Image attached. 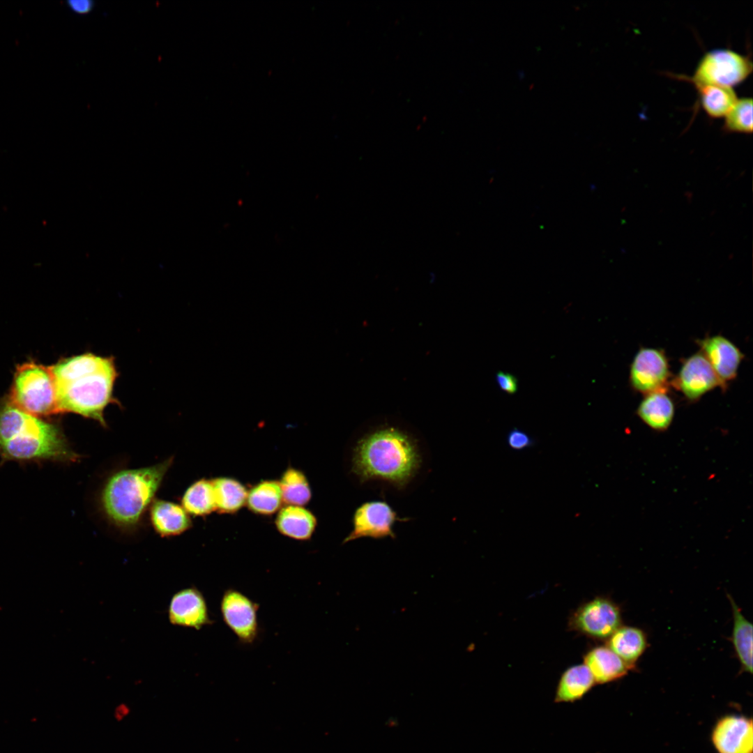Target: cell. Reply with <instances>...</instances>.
<instances>
[{"instance_id": "30", "label": "cell", "mask_w": 753, "mask_h": 753, "mask_svg": "<svg viewBox=\"0 0 753 753\" xmlns=\"http://www.w3.org/2000/svg\"><path fill=\"white\" fill-rule=\"evenodd\" d=\"M68 6L76 13L86 14L93 9V2L89 0H72L68 2Z\"/></svg>"}, {"instance_id": "19", "label": "cell", "mask_w": 753, "mask_h": 753, "mask_svg": "<svg viewBox=\"0 0 753 753\" xmlns=\"http://www.w3.org/2000/svg\"><path fill=\"white\" fill-rule=\"evenodd\" d=\"M595 684L591 671L584 664L573 665L561 674L554 702L574 703L579 701Z\"/></svg>"}, {"instance_id": "12", "label": "cell", "mask_w": 753, "mask_h": 753, "mask_svg": "<svg viewBox=\"0 0 753 753\" xmlns=\"http://www.w3.org/2000/svg\"><path fill=\"white\" fill-rule=\"evenodd\" d=\"M710 740L717 753H752V718L738 714L721 717L712 729Z\"/></svg>"}, {"instance_id": "24", "label": "cell", "mask_w": 753, "mask_h": 753, "mask_svg": "<svg viewBox=\"0 0 753 753\" xmlns=\"http://www.w3.org/2000/svg\"><path fill=\"white\" fill-rule=\"evenodd\" d=\"M282 502L279 482L263 480L248 492L246 504L255 514L270 515L280 509Z\"/></svg>"}, {"instance_id": "26", "label": "cell", "mask_w": 753, "mask_h": 753, "mask_svg": "<svg viewBox=\"0 0 753 753\" xmlns=\"http://www.w3.org/2000/svg\"><path fill=\"white\" fill-rule=\"evenodd\" d=\"M282 501L287 505L303 506L312 496L311 489L305 474L298 469L288 468L279 481Z\"/></svg>"}, {"instance_id": "25", "label": "cell", "mask_w": 753, "mask_h": 753, "mask_svg": "<svg viewBox=\"0 0 753 753\" xmlns=\"http://www.w3.org/2000/svg\"><path fill=\"white\" fill-rule=\"evenodd\" d=\"M182 506L193 516H206L215 510L212 480L200 479L191 484L181 499Z\"/></svg>"}, {"instance_id": "29", "label": "cell", "mask_w": 753, "mask_h": 753, "mask_svg": "<svg viewBox=\"0 0 753 753\" xmlns=\"http://www.w3.org/2000/svg\"><path fill=\"white\" fill-rule=\"evenodd\" d=\"M496 381L500 389L508 394H514L518 389V380L512 374L502 371L496 374Z\"/></svg>"}, {"instance_id": "4", "label": "cell", "mask_w": 753, "mask_h": 753, "mask_svg": "<svg viewBox=\"0 0 753 753\" xmlns=\"http://www.w3.org/2000/svg\"><path fill=\"white\" fill-rule=\"evenodd\" d=\"M0 455L5 460L16 461L72 462L79 457L56 425L34 416L10 439L0 443Z\"/></svg>"}, {"instance_id": "20", "label": "cell", "mask_w": 753, "mask_h": 753, "mask_svg": "<svg viewBox=\"0 0 753 753\" xmlns=\"http://www.w3.org/2000/svg\"><path fill=\"white\" fill-rule=\"evenodd\" d=\"M645 632L635 627L621 626L607 639V646L634 669L647 648Z\"/></svg>"}, {"instance_id": "28", "label": "cell", "mask_w": 753, "mask_h": 753, "mask_svg": "<svg viewBox=\"0 0 753 753\" xmlns=\"http://www.w3.org/2000/svg\"><path fill=\"white\" fill-rule=\"evenodd\" d=\"M506 442L508 446L514 450H522L533 446L535 443L531 436L518 428L512 429L508 432Z\"/></svg>"}, {"instance_id": "14", "label": "cell", "mask_w": 753, "mask_h": 753, "mask_svg": "<svg viewBox=\"0 0 753 753\" xmlns=\"http://www.w3.org/2000/svg\"><path fill=\"white\" fill-rule=\"evenodd\" d=\"M168 618L174 625L197 630L213 623L206 600L195 586L185 588L172 596L168 608Z\"/></svg>"}, {"instance_id": "11", "label": "cell", "mask_w": 753, "mask_h": 753, "mask_svg": "<svg viewBox=\"0 0 753 753\" xmlns=\"http://www.w3.org/2000/svg\"><path fill=\"white\" fill-rule=\"evenodd\" d=\"M670 386L680 392L690 402H698L710 390L723 386L711 365L699 351L685 358Z\"/></svg>"}, {"instance_id": "27", "label": "cell", "mask_w": 753, "mask_h": 753, "mask_svg": "<svg viewBox=\"0 0 753 753\" xmlns=\"http://www.w3.org/2000/svg\"><path fill=\"white\" fill-rule=\"evenodd\" d=\"M723 129L731 132L752 133V99L751 98L737 100L724 116Z\"/></svg>"}, {"instance_id": "13", "label": "cell", "mask_w": 753, "mask_h": 753, "mask_svg": "<svg viewBox=\"0 0 753 753\" xmlns=\"http://www.w3.org/2000/svg\"><path fill=\"white\" fill-rule=\"evenodd\" d=\"M697 344L726 390L729 383L737 377L744 353L732 341L720 334L706 335L697 340Z\"/></svg>"}, {"instance_id": "16", "label": "cell", "mask_w": 753, "mask_h": 753, "mask_svg": "<svg viewBox=\"0 0 753 753\" xmlns=\"http://www.w3.org/2000/svg\"><path fill=\"white\" fill-rule=\"evenodd\" d=\"M584 664L591 671L596 684L620 679L633 669L608 646L591 648L584 656Z\"/></svg>"}, {"instance_id": "5", "label": "cell", "mask_w": 753, "mask_h": 753, "mask_svg": "<svg viewBox=\"0 0 753 753\" xmlns=\"http://www.w3.org/2000/svg\"><path fill=\"white\" fill-rule=\"evenodd\" d=\"M9 400L36 417L59 413L56 385L51 368L34 363L18 366Z\"/></svg>"}, {"instance_id": "3", "label": "cell", "mask_w": 753, "mask_h": 753, "mask_svg": "<svg viewBox=\"0 0 753 753\" xmlns=\"http://www.w3.org/2000/svg\"><path fill=\"white\" fill-rule=\"evenodd\" d=\"M117 372L112 358L65 381L56 382L59 413L70 412L105 426L103 413L113 401Z\"/></svg>"}, {"instance_id": "2", "label": "cell", "mask_w": 753, "mask_h": 753, "mask_svg": "<svg viewBox=\"0 0 753 753\" xmlns=\"http://www.w3.org/2000/svg\"><path fill=\"white\" fill-rule=\"evenodd\" d=\"M420 464L416 441L394 427H381L365 435L352 455V471L361 481L380 480L399 487L414 477Z\"/></svg>"}, {"instance_id": "6", "label": "cell", "mask_w": 753, "mask_h": 753, "mask_svg": "<svg viewBox=\"0 0 753 753\" xmlns=\"http://www.w3.org/2000/svg\"><path fill=\"white\" fill-rule=\"evenodd\" d=\"M752 71L747 56L728 49L707 52L699 60L691 77L674 75L695 84L731 87L743 82Z\"/></svg>"}, {"instance_id": "15", "label": "cell", "mask_w": 753, "mask_h": 753, "mask_svg": "<svg viewBox=\"0 0 753 753\" xmlns=\"http://www.w3.org/2000/svg\"><path fill=\"white\" fill-rule=\"evenodd\" d=\"M152 527L161 537L178 535L192 526L189 514L176 503L155 499L149 508Z\"/></svg>"}, {"instance_id": "17", "label": "cell", "mask_w": 753, "mask_h": 753, "mask_svg": "<svg viewBox=\"0 0 753 753\" xmlns=\"http://www.w3.org/2000/svg\"><path fill=\"white\" fill-rule=\"evenodd\" d=\"M636 413L649 428L657 432H664L673 422L675 404L668 390L655 392L644 396Z\"/></svg>"}, {"instance_id": "7", "label": "cell", "mask_w": 753, "mask_h": 753, "mask_svg": "<svg viewBox=\"0 0 753 753\" xmlns=\"http://www.w3.org/2000/svg\"><path fill=\"white\" fill-rule=\"evenodd\" d=\"M621 624L620 607L603 596L581 604L570 615L568 621L570 630L598 640H607Z\"/></svg>"}, {"instance_id": "22", "label": "cell", "mask_w": 753, "mask_h": 753, "mask_svg": "<svg viewBox=\"0 0 753 753\" xmlns=\"http://www.w3.org/2000/svg\"><path fill=\"white\" fill-rule=\"evenodd\" d=\"M215 510L231 514L238 512L246 504L248 490L236 479L219 477L212 480Z\"/></svg>"}, {"instance_id": "23", "label": "cell", "mask_w": 753, "mask_h": 753, "mask_svg": "<svg viewBox=\"0 0 753 753\" xmlns=\"http://www.w3.org/2000/svg\"><path fill=\"white\" fill-rule=\"evenodd\" d=\"M694 86L703 109L711 118L725 116L738 100L731 87L708 84Z\"/></svg>"}, {"instance_id": "1", "label": "cell", "mask_w": 753, "mask_h": 753, "mask_svg": "<svg viewBox=\"0 0 753 753\" xmlns=\"http://www.w3.org/2000/svg\"><path fill=\"white\" fill-rule=\"evenodd\" d=\"M172 463L170 457L146 467L120 469L109 476L98 496L99 508L107 521L123 532L137 529Z\"/></svg>"}, {"instance_id": "8", "label": "cell", "mask_w": 753, "mask_h": 753, "mask_svg": "<svg viewBox=\"0 0 753 753\" xmlns=\"http://www.w3.org/2000/svg\"><path fill=\"white\" fill-rule=\"evenodd\" d=\"M671 376L668 358L660 349L641 347L630 366V385L644 395L668 390Z\"/></svg>"}, {"instance_id": "21", "label": "cell", "mask_w": 753, "mask_h": 753, "mask_svg": "<svg viewBox=\"0 0 753 753\" xmlns=\"http://www.w3.org/2000/svg\"><path fill=\"white\" fill-rule=\"evenodd\" d=\"M731 604L733 625L731 641L735 653L744 671L752 673V624L742 614L733 599L728 595Z\"/></svg>"}, {"instance_id": "9", "label": "cell", "mask_w": 753, "mask_h": 753, "mask_svg": "<svg viewBox=\"0 0 753 753\" xmlns=\"http://www.w3.org/2000/svg\"><path fill=\"white\" fill-rule=\"evenodd\" d=\"M259 609L258 603L236 588L223 593L220 603L222 620L243 645L253 644L259 636Z\"/></svg>"}, {"instance_id": "10", "label": "cell", "mask_w": 753, "mask_h": 753, "mask_svg": "<svg viewBox=\"0 0 753 753\" xmlns=\"http://www.w3.org/2000/svg\"><path fill=\"white\" fill-rule=\"evenodd\" d=\"M401 518L386 501H367L358 506L352 517L353 528L343 543L360 538H395L393 526L397 521H407Z\"/></svg>"}, {"instance_id": "31", "label": "cell", "mask_w": 753, "mask_h": 753, "mask_svg": "<svg viewBox=\"0 0 753 753\" xmlns=\"http://www.w3.org/2000/svg\"><path fill=\"white\" fill-rule=\"evenodd\" d=\"M130 711V707L127 703H121L114 708L113 715L117 722H121L129 716Z\"/></svg>"}, {"instance_id": "18", "label": "cell", "mask_w": 753, "mask_h": 753, "mask_svg": "<svg viewBox=\"0 0 753 753\" xmlns=\"http://www.w3.org/2000/svg\"><path fill=\"white\" fill-rule=\"evenodd\" d=\"M317 518L303 506L287 505L280 509L275 519L278 531L296 540H309L317 526Z\"/></svg>"}]
</instances>
